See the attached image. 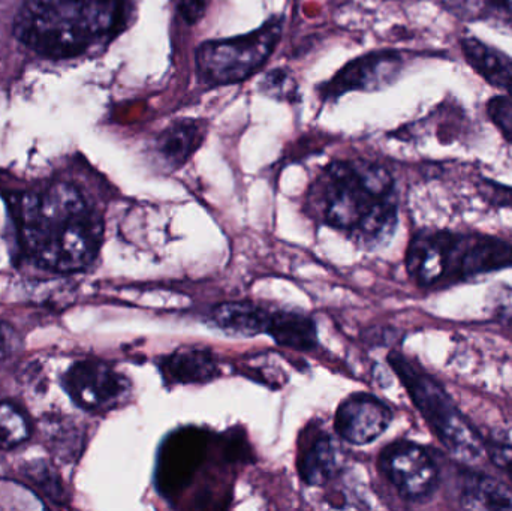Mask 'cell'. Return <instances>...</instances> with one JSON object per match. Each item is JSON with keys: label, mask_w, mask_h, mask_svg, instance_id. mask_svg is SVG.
<instances>
[{"label": "cell", "mask_w": 512, "mask_h": 511, "mask_svg": "<svg viewBox=\"0 0 512 511\" xmlns=\"http://www.w3.org/2000/svg\"><path fill=\"white\" fill-rule=\"evenodd\" d=\"M210 0H179V9L182 17L189 24L198 23L206 15Z\"/></svg>", "instance_id": "obj_25"}, {"label": "cell", "mask_w": 512, "mask_h": 511, "mask_svg": "<svg viewBox=\"0 0 512 511\" xmlns=\"http://www.w3.org/2000/svg\"><path fill=\"white\" fill-rule=\"evenodd\" d=\"M337 447L330 435L316 432L304 443L298 456L301 479L312 486H322L333 479L337 471Z\"/></svg>", "instance_id": "obj_14"}, {"label": "cell", "mask_w": 512, "mask_h": 511, "mask_svg": "<svg viewBox=\"0 0 512 511\" xmlns=\"http://www.w3.org/2000/svg\"><path fill=\"white\" fill-rule=\"evenodd\" d=\"M12 350V330L0 323V360L6 359Z\"/></svg>", "instance_id": "obj_26"}, {"label": "cell", "mask_w": 512, "mask_h": 511, "mask_svg": "<svg viewBox=\"0 0 512 511\" xmlns=\"http://www.w3.org/2000/svg\"><path fill=\"white\" fill-rule=\"evenodd\" d=\"M495 11H502L512 17V0H492Z\"/></svg>", "instance_id": "obj_27"}, {"label": "cell", "mask_w": 512, "mask_h": 511, "mask_svg": "<svg viewBox=\"0 0 512 511\" xmlns=\"http://www.w3.org/2000/svg\"><path fill=\"white\" fill-rule=\"evenodd\" d=\"M12 206L24 249L39 266L72 273L95 260L104 228L75 186L56 183L20 195Z\"/></svg>", "instance_id": "obj_1"}, {"label": "cell", "mask_w": 512, "mask_h": 511, "mask_svg": "<svg viewBox=\"0 0 512 511\" xmlns=\"http://www.w3.org/2000/svg\"><path fill=\"white\" fill-rule=\"evenodd\" d=\"M63 386L72 401L93 414H104L122 405L131 393L125 375L99 360L75 363L63 378Z\"/></svg>", "instance_id": "obj_6"}, {"label": "cell", "mask_w": 512, "mask_h": 511, "mask_svg": "<svg viewBox=\"0 0 512 511\" xmlns=\"http://www.w3.org/2000/svg\"><path fill=\"white\" fill-rule=\"evenodd\" d=\"M454 12L465 18H481L495 11L492 0H450Z\"/></svg>", "instance_id": "obj_23"}, {"label": "cell", "mask_w": 512, "mask_h": 511, "mask_svg": "<svg viewBox=\"0 0 512 511\" xmlns=\"http://www.w3.org/2000/svg\"><path fill=\"white\" fill-rule=\"evenodd\" d=\"M316 218L343 231L357 245H384L397 227L396 186L381 165L336 161L318 177L309 197Z\"/></svg>", "instance_id": "obj_2"}, {"label": "cell", "mask_w": 512, "mask_h": 511, "mask_svg": "<svg viewBox=\"0 0 512 511\" xmlns=\"http://www.w3.org/2000/svg\"><path fill=\"white\" fill-rule=\"evenodd\" d=\"M508 267H512L511 243L498 237H465L450 233L447 279L463 281Z\"/></svg>", "instance_id": "obj_8"}, {"label": "cell", "mask_w": 512, "mask_h": 511, "mask_svg": "<svg viewBox=\"0 0 512 511\" xmlns=\"http://www.w3.org/2000/svg\"><path fill=\"white\" fill-rule=\"evenodd\" d=\"M282 29V20L273 18L248 35L204 42L195 54L201 83L218 87L248 80L270 59L279 44Z\"/></svg>", "instance_id": "obj_5"}, {"label": "cell", "mask_w": 512, "mask_h": 511, "mask_svg": "<svg viewBox=\"0 0 512 511\" xmlns=\"http://www.w3.org/2000/svg\"><path fill=\"white\" fill-rule=\"evenodd\" d=\"M379 467L405 500H424L438 486L439 471L432 456L424 447L409 441L385 447Z\"/></svg>", "instance_id": "obj_7"}, {"label": "cell", "mask_w": 512, "mask_h": 511, "mask_svg": "<svg viewBox=\"0 0 512 511\" xmlns=\"http://www.w3.org/2000/svg\"><path fill=\"white\" fill-rule=\"evenodd\" d=\"M26 474L27 479H29L33 485L38 486L41 491H44V494H47L48 497L53 498V501H59L57 498H62V485H60V480L57 479L56 474H54L51 468L45 465L44 462H33V464L29 465V468H27Z\"/></svg>", "instance_id": "obj_21"}, {"label": "cell", "mask_w": 512, "mask_h": 511, "mask_svg": "<svg viewBox=\"0 0 512 511\" xmlns=\"http://www.w3.org/2000/svg\"><path fill=\"white\" fill-rule=\"evenodd\" d=\"M402 57L394 51H382L361 57L345 66L328 83L327 96L342 95L348 90H376L396 80L402 69Z\"/></svg>", "instance_id": "obj_10"}, {"label": "cell", "mask_w": 512, "mask_h": 511, "mask_svg": "<svg viewBox=\"0 0 512 511\" xmlns=\"http://www.w3.org/2000/svg\"><path fill=\"white\" fill-rule=\"evenodd\" d=\"M487 113L502 132L505 140L512 144V98L510 96H495L487 102Z\"/></svg>", "instance_id": "obj_22"}, {"label": "cell", "mask_w": 512, "mask_h": 511, "mask_svg": "<svg viewBox=\"0 0 512 511\" xmlns=\"http://www.w3.org/2000/svg\"><path fill=\"white\" fill-rule=\"evenodd\" d=\"M125 0H24L15 35L41 56L66 59L122 24Z\"/></svg>", "instance_id": "obj_3"}, {"label": "cell", "mask_w": 512, "mask_h": 511, "mask_svg": "<svg viewBox=\"0 0 512 511\" xmlns=\"http://www.w3.org/2000/svg\"><path fill=\"white\" fill-rule=\"evenodd\" d=\"M30 437L26 414L12 402H0V446L15 447Z\"/></svg>", "instance_id": "obj_20"}, {"label": "cell", "mask_w": 512, "mask_h": 511, "mask_svg": "<svg viewBox=\"0 0 512 511\" xmlns=\"http://www.w3.org/2000/svg\"><path fill=\"white\" fill-rule=\"evenodd\" d=\"M393 420L390 408L372 395L351 396L336 413L334 428L342 440L364 446L381 437Z\"/></svg>", "instance_id": "obj_9"}, {"label": "cell", "mask_w": 512, "mask_h": 511, "mask_svg": "<svg viewBox=\"0 0 512 511\" xmlns=\"http://www.w3.org/2000/svg\"><path fill=\"white\" fill-rule=\"evenodd\" d=\"M390 363L408 389L415 407L448 452L460 461L480 459L486 444L451 401L444 387L400 354H391Z\"/></svg>", "instance_id": "obj_4"}, {"label": "cell", "mask_w": 512, "mask_h": 511, "mask_svg": "<svg viewBox=\"0 0 512 511\" xmlns=\"http://www.w3.org/2000/svg\"><path fill=\"white\" fill-rule=\"evenodd\" d=\"M487 450H489V456L493 464L501 470L507 471L512 477V444L496 441V443L487 446Z\"/></svg>", "instance_id": "obj_24"}, {"label": "cell", "mask_w": 512, "mask_h": 511, "mask_svg": "<svg viewBox=\"0 0 512 511\" xmlns=\"http://www.w3.org/2000/svg\"><path fill=\"white\" fill-rule=\"evenodd\" d=\"M203 438L197 437V432H183V437L173 438L168 441V447L164 450L162 461L159 462L158 479L159 486L164 491L176 492L180 486L186 485L189 477H192L200 462L203 452Z\"/></svg>", "instance_id": "obj_12"}, {"label": "cell", "mask_w": 512, "mask_h": 511, "mask_svg": "<svg viewBox=\"0 0 512 511\" xmlns=\"http://www.w3.org/2000/svg\"><path fill=\"white\" fill-rule=\"evenodd\" d=\"M462 51L469 65L487 83L505 90L512 98V59L510 56L484 44L477 38L463 39Z\"/></svg>", "instance_id": "obj_13"}, {"label": "cell", "mask_w": 512, "mask_h": 511, "mask_svg": "<svg viewBox=\"0 0 512 511\" xmlns=\"http://www.w3.org/2000/svg\"><path fill=\"white\" fill-rule=\"evenodd\" d=\"M460 504L469 510H512V492L498 480L474 476L466 482Z\"/></svg>", "instance_id": "obj_19"}, {"label": "cell", "mask_w": 512, "mask_h": 511, "mask_svg": "<svg viewBox=\"0 0 512 511\" xmlns=\"http://www.w3.org/2000/svg\"><path fill=\"white\" fill-rule=\"evenodd\" d=\"M447 231H427L411 240L406 254L409 275L421 287L439 284L447 279L448 273Z\"/></svg>", "instance_id": "obj_11"}, {"label": "cell", "mask_w": 512, "mask_h": 511, "mask_svg": "<svg viewBox=\"0 0 512 511\" xmlns=\"http://www.w3.org/2000/svg\"><path fill=\"white\" fill-rule=\"evenodd\" d=\"M165 380L171 383H203L218 374L215 357L206 348H180L162 365Z\"/></svg>", "instance_id": "obj_15"}, {"label": "cell", "mask_w": 512, "mask_h": 511, "mask_svg": "<svg viewBox=\"0 0 512 511\" xmlns=\"http://www.w3.org/2000/svg\"><path fill=\"white\" fill-rule=\"evenodd\" d=\"M270 312L264 311L251 303H224L213 311L212 320L218 329L228 335L251 336L268 332L270 326Z\"/></svg>", "instance_id": "obj_16"}, {"label": "cell", "mask_w": 512, "mask_h": 511, "mask_svg": "<svg viewBox=\"0 0 512 511\" xmlns=\"http://www.w3.org/2000/svg\"><path fill=\"white\" fill-rule=\"evenodd\" d=\"M267 333H270L277 344L298 351L313 350L318 344L315 323L310 318L294 312L271 314Z\"/></svg>", "instance_id": "obj_18"}, {"label": "cell", "mask_w": 512, "mask_h": 511, "mask_svg": "<svg viewBox=\"0 0 512 511\" xmlns=\"http://www.w3.org/2000/svg\"><path fill=\"white\" fill-rule=\"evenodd\" d=\"M204 140V129L197 120H179L168 126L156 141L159 156L170 167L185 164Z\"/></svg>", "instance_id": "obj_17"}]
</instances>
